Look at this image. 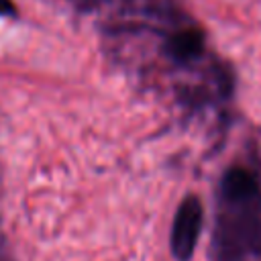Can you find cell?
I'll list each match as a JSON object with an SVG mask.
<instances>
[{
	"label": "cell",
	"mask_w": 261,
	"mask_h": 261,
	"mask_svg": "<svg viewBox=\"0 0 261 261\" xmlns=\"http://www.w3.org/2000/svg\"><path fill=\"white\" fill-rule=\"evenodd\" d=\"M204 222V208L198 196H186L175 210L169 247L177 261H190L194 257Z\"/></svg>",
	"instance_id": "cell-1"
},
{
	"label": "cell",
	"mask_w": 261,
	"mask_h": 261,
	"mask_svg": "<svg viewBox=\"0 0 261 261\" xmlns=\"http://www.w3.org/2000/svg\"><path fill=\"white\" fill-rule=\"evenodd\" d=\"M220 192H222L224 200L239 204V202H247V200L255 198L259 192V184L251 171H247L243 167H232L224 173V177L220 181Z\"/></svg>",
	"instance_id": "cell-2"
},
{
	"label": "cell",
	"mask_w": 261,
	"mask_h": 261,
	"mask_svg": "<svg viewBox=\"0 0 261 261\" xmlns=\"http://www.w3.org/2000/svg\"><path fill=\"white\" fill-rule=\"evenodd\" d=\"M16 12L12 0H0V16H12Z\"/></svg>",
	"instance_id": "cell-4"
},
{
	"label": "cell",
	"mask_w": 261,
	"mask_h": 261,
	"mask_svg": "<svg viewBox=\"0 0 261 261\" xmlns=\"http://www.w3.org/2000/svg\"><path fill=\"white\" fill-rule=\"evenodd\" d=\"M165 51L175 61H192L204 51V35L198 29H184L169 37Z\"/></svg>",
	"instance_id": "cell-3"
}]
</instances>
